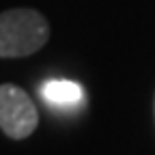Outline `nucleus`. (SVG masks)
<instances>
[{
	"instance_id": "obj_2",
	"label": "nucleus",
	"mask_w": 155,
	"mask_h": 155,
	"mask_svg": "<svg viewBox=\"0 0 155 155\" xmlns=\"http://www.w3.org/2000/svg\"><path fill=\"white\" fill-rule=\"evenodd\" d=\"M39 112L24 88L15 84H0V129L11 140H24L35 134Z\"/></svg>"
},
{
	"instance_id": "obj_4",
	"label": "nucleus",
	"mask_w": 155,
	"mask_h": 155,
	"mask_svg": "<svg viewBox=\"0 0 155 155\" xmlns=\"http://www.w3.org/2000/svg\"><path fill=\"white\" fill-rule=\"evenodd\" d=\"M153 114H155V99H153Z\"/></svg>"
},
{
	"instance_id": "obj_3",
	"label": "nucleus",
	"mask_w": 155,
	"mask_h": 155,
	"mask_svg": "<svg viewBox=\"0 0 155 155\" xmlns=\"http://www.w3.org/2000/svg\"><path fill=\"white\" fill-rule=\"evenodd\" d=\"M41 97L54 108H73L82 101L84 91L71 80H48L41 86Z\"/></svg>"
},
{
	"instance_id": "obj_1",
	"label": "nucleus",
	"mask_w": 155,
	"mask_h": 155,
	"mask_svg": "<svg viewBox=\"0 0 155 155\" xmlns=\"http://www.w3.org/2000/svg\"><path fill=\"white\" fill-rule=\"evenodd\" d=\"M50 39L48 19L26 7L0 13V58H26L39 52Z\"/></svg>"
}]
</instances>
